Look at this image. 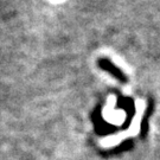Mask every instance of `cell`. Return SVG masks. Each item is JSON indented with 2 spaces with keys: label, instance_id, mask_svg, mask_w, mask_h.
<instances>
[{
  "label": "cell",
  "instance_id": "6da1fadb",
  "mask_svg": "<svg viewBox=\"0 0 160 160\" xmlns=\"http://www.w3.org/2000/svg\"><path fill=\"white\" fill-rule=\"evenodd\" d=\"M98 65H100V68L102 69V70H106V71H108V72H110V74L113 75V76H115L116 78L119 81H121V82H126V77L123 76V74H122V71H121L119 68H116L114 64L112 63L110 61H108V59H106V58H102V59H100L98 61Z\"/></svg>",
  "mask_w": 160,
  "mask_h": 160
}]
</instances>
